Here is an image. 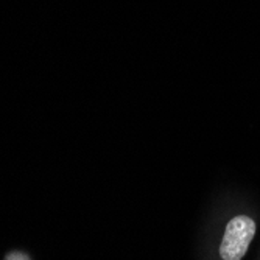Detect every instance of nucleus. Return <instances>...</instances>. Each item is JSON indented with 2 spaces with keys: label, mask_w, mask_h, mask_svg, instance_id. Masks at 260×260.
<instances>
[{
  "label": "nucleus",
  "mask_w": 260,
  "mask_h": 260,
  "mask_svg": "<svg viewBox=\"0 0 260 260\" xmlns=\"http://www.w3.org/2000/svg\"><path fill=\"white\" fill-rule=\"evenodd\" d=\"M255 223L246 215L232 218L224 231L220 245V255L223 260H242L246 254L249 243L254 239Z\"/></svg>",
  "instance_id": "f257e3e1"
}]
</instances>
